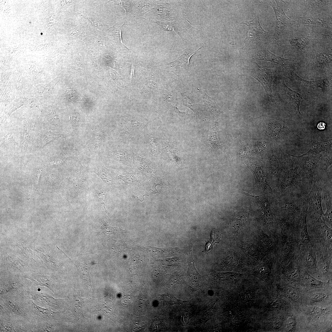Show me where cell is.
Returning <instances> with one entry per match:
<instances>
[{"label":"cell","mask_w":332,"mask_h":332,"mask_svg":"<svg viewBox=\"0 0 332 332\" xmlns=\"http://www.w3.org/2000/svg\"><path fill=\"white\" fill-rule=\"evenodd\" d=\"M218 128V124L217 123H215L211 128L208 140L210 146L213 148H217L219 146L217 144V134Z\"/></svg>","instance_id":"obj_38"},{"label":"cell","mask_w":332,"mask_h":332,"mask_svg":"<svg viewBox=\"0 0 332 332\" xmlns=\"http://www.w3.org/2000/svg\"><path fill=\"white\" fill-rule=\"evenodd\" d=\"M156 15L160 18L168 21L172 19L173 14L172 10L170 8L160 5L155 8Z\"/></svg>","instance_id":"obj_34"},{"label":"cell","mask_w":332,"mask_h":332,"mask_svg":"<svg viewBox=\"0 0 332 332\" xmlns=\"http://www.w3.org/2000/svg\"><path fill=\"white\" fill-rule=\"evenodd\" d=\"M326 177L316 175L314 177V183L311 189L306 195L308 204L307 213L318 214L322 217L324 213L322 205V193L326 180Z\"/></svg>","instance_id":"obj_7"},{"label":"cell","mask_w":332,"mask_h":332,"mask_svg":"<svg viewBox=\"0 0 332 332\" xmlns=\"http://www.w3.org/2000/svg\"><path fill=\"white\" fill-rule=\"evenodd\" d=\"M186 20H183L179 21V22H171L156 21L155 23L164 30L177 34L184 42L188 43L192 41V37L196 34L198 30L193 27Z\"/></svg>","instance_id":"obj_8"},{"label":"cell","mask_w":332,"mask_h":332,"mask_svg":"<svg viewBox=\"0 0 332 332\" xmlns=\"http://www.w3.org/2000/svg\"><path fill=\"white\" fill-rule=\"evenodd\" d=\"M155 3L150 1H142L137 7L136 13L137 16L143 17L147 12L154 8Z\"/></svg>","instance_id":"obj_36"},{"label":"cell","mask_w":332,"mask_h":332,"mask_svg":"<svg viewBox=\"0 0 332 332\" xmlns=\"http://www.w3.org/2000/svg\"><path fill=\"white\" fill-rule=\"evenodd\" d=\"M277 195L297 194L306 195L311 190L306 177L292 156L284 157L276 185Z\"/></svg>","instance_id":"obj_1"},{"label":"cell","mask_w":332,"mask_h":332,"mask_svg":"<svg viewBox=\"0 0 332 332\" xmlns=\"http://www.w3.org/2000/svg\"><path fill=\"white\" fill-rule=\"evenodd\" d=\"M243 251L250 263L256 266L266 257V251L263 244L250 229L233 241Z\"/></svg>","instance_id":"obj_3"},{"label":"cell","mask_w":332,"mask_h":332,"mask_svg":"<svg viewBox=\"0 0 332 332\" xmlns=\"http://www.w3.org/2000/svg\"><path fill=\"white\" fill-rule=\"evenodd\" d=\"M48 120L49 123L53 125L57 126L60 125L58 116L54 110H52L49 114Z\"/></svg>","instance_id":"obj_43"},{"label":"cell","mask_w":332,"mask_h":332,"mask_svg":"<svg viewBox=\"0 0 332 332\" xmlns=\"http://www.w3.org/2000/svg\"><path fill=\"white\" fill-rule=\"evenodd\" d=\"M264 202L261 211V218L266 227L269 230L273 225L274 213L269 201L266 200Z\"/></svg>","instance_id":"obj_30"},{"label":"cell","mask_w":332,"mask_h":332,"mask_svg":"<svg viewBox=\"0 0 332 332\" xmlns=\"http://www.w3.org/2000/svg\"><path fill=\"white\" fill-rule=\"evenodd\" d=\"M287 295L292 299L296 300L299 297L298 293L296 289L292 287H286L284 290Z\"/></svg>","instance_id":"obj_42"},{"label":"cell","mask_w":332,"mask_h":332,"mask_svg":"<svg viewBox=\"0 0 332 332\" xmlns=\"http://www.w3.org/2000/svg\"><path fill=\"white\" fill-rule=\"evenodd\" d=\"M322 193V199H323L326 206L324 213L325 221L332 226V181L325 180Z\"/></svg>","instance_id":"obj_19"},{"label":"cell","mask_w":332,"mask_h":332,"mask_svg":"<svg viewBox=\"0 0 332 332\" xmlns=\"http://www.w3.org/2000/svg\"><path fill=\"white\" fill-rule=\"evenodd\" d=\"M256 61H265L278 64L283 68L291 67L294 60L285 59L275 55L270 52L268 49H263L259 51L254 57Z\"/></svg>","instance_id":"obj_20"},{"label":"cell","mask_w":332,"mask_h":332,"mask_svg":"<svg viewBox=\"0 0 332 332\" xmlns=\"http://www.w3.org/2000/svg\"><path fill=\"white\" fill-rule=\"evenodd\" d=\"M315 37L314 34H309L303 35L298 38L291 39L289 41L291 45L297 50L304 53Z\"/></svg>","instance_id":"obj_24"},{"label":"cell","mask_w":332,"mask_h":332,"mask_svg":"<svg viewBox=\"0 0 332 332\" xmlns=\"http://www.w3.org/2000/svg\"><path fill=\"white\" fill-rule=\"evenodd\" d=\"M332 59L331 50L317 53L312 60V68L316 70H322L331 65Z\"/></svg>","instance_id":"obj_22"},{"label":"cell","mask_w":332,"mask_h":332,"mask_svg":"<svg viewBox=\"0 0 332 332\" xmlns=\"http://www.w3.org/2000/svg\"><path fill=\"white\" fill-rule=\"evenodd\" d=\"M134 66L133 64H132V67H131V70H130V77H131V78H132V77H133L134 76Z\"/></svg>","instance_id":"obj_56"},{"label":"cell","mask_w":332,"mask_h":332,"mask_svg":"<svg viewBox=\"0 0 332 332\" xmlns=\"http://www.w3.org/2000/svg\"><path fill=\"white\" fill-rule=\"evenodd\" d=\"M221 265L226 269L238 271L245 268L250 263L242 250L233 241H230L226 249Z\"/></svg>","instance_id":"obj_5"},{"label":"cell","mask_w":332,"mask_h":332,"mask_svg":"<svg viewBox=\"0 0 332 332\" xmlns=\"http://www.w3.org/2000/svg\"><path fill=\"white\" fill-rule=\"evenodd\" d=\"M257 238L270 250L274 248L275 244L271 237L260 226L253 229H250Z\"/></svg>","instance_id":"obj_27"},{"label":"cell","mask_w":332,"mask_h":332,"mask_svg":"<svg viewBox=\"0 0 332 332\" xmlns=\"http://www.w3.org/2000/svg\"><path fill=\"white\" fill-rule=\"evenodd\" d=\"M255 65L249 72L251 76L257 80L264 89L268 99L273 101L272 84L277 73L276 69L263 67L255 62Z\"/></svg>","instance_id":"obj_9"},{"label":"cell","mask_w":332,"mask_h":332,"mask_svg":"<svg viewBox=\"0 0 332 332\" xmlns=\"http://www.w3.org/2000/svg\"><path fill=\"white\" fill-rule=\"evenodd\" d=\"M308 208V204L307 202L305 205L298 219L300 230V239L301 243L306 244L310 241L307 231L306 218Z\"/></svg>","instance_id":"obj_23"},{"label":"cell","mask_w":332,"mask_h":332,"mask_svg":"<svg viewBox=\"0 0 332 332\" xmlns=\"http://www.w3.org/2000/svg\"><path fill=\"white\" fill-rule=\"evenodd\" d=\"M76 266L81 277L87 282L88 284L92 288L89 275L91 266L83 263H79L76 265Z\"/></svg>","instance_id":"obj_37"},{"label":"cell","mask_w":332,"mask_h":332,"mask_svg":"<svg viewBox=\"0 0 332 332\" xmlns=\"http://www.w3.org/2000/svg\"><path fill=\"white\" fill-rule=\"evenodd\" d=\"M299 272L297 267H293L289 270L288 275L291 279L296 280L300 277Z\"/></svg>","instance_id":"obj_45"},{"label":"cell","mask_w":332,"mask_h":332,"mask_svg":"<svg viewBox=\"0 0 332 332\" xmlns=\"http://www.w3.org/2000/svg\"><path fill=\"white\" fill-rule=\"evenodd\" d=\"M283 323V320L282 318H277L272 321L271 325L273 328H279L282 326Z\"/></svg>","instance_id":"obj_50"},{"label":"cell","mask_w":332,"mask_h":332,"mask_svg":"<svg viewBox=\"0 0 332 332\" xmlns=\"http://www.w3.org/2000/svg\"><path fill=\"white\" fill-rule=\"evenodd\" d=\"M22 275L6 272L1 275L0 295L10 293L30 290L31 282Z\"/></svg>","instance_id":"obj_6"},{"label":"cell","mask_w":332,"mask_h":332,"mask_svg":"<svg viewBox=\"0 0 332 332\" xmlns=\"http://www.w3.org/2000/svg\"><path fill=\"white\" fill-rule=\"evenodd\" d=\"M266 127L269 134L276 138H280L287 134V126L282 121L277 119H271L266 122Z\"/></svg>","instance_id":"obj_21"},{"label":"cell","mask_w":332,"mask_h":332,"mask_svg":"<svg viewBox=\"0 0 332 332\" xmlns=\"http://www.w3.org/2000/svg\"><path fill=\"white\" fill-rule=\"evenodd\" d=\"M265 257L255 266L252 272L253 275L263 280L268 278L271 271V263Z\"/></svg>","instance_id":"obj_26"},{"label":"cell","mask_w":332,"mask_h":332,"mask_svg":"<svg viewBox=\"0 0 332 332\" xmlns=\"http://www.w3.org/2000/svg\"><path fill=\"white\" fill-rule=\"evenodd\" d=\"M292 156L305 174L311 189L314 183V177L317 172L321 155Z\"/></svg>","instance_id":"obj_12"},{"label":"cell","mask_w":332,"mask_h":332,"mask_svg":"<svg viewBox=\"0 0 332 332\" xmlns=\"http://www.w3.org/2000/svg\"><path fill=\"white\" fill-rule=\"evenodd\" d=\"M24 291L0 295V315L23 318L29 322V299Z\"/></svg>","instance_id":"obj_2"},{"label":"cell","mask_w":332,"mask_h":332,"mask_svg":"<svg viewBox=\"0 0 332 332\" xmlns=\"http://www.w3.org/2000/svg\"><path fill=\"white\" fill-rule=\"evenodd\" d=\"M0 332H34V325L21 318L0 315Z\"/></svg>","instance_id":"obj_10"},{"label":"cell","mask_w":332,"mask_h":332,"mask_svg":"<svg viewBox=\"0 0 332 332\" xmlns=\"http://www.w3.org/2000/svg\"><path fill=\"white\" fill-rule=\"evenodd\" d=\"M275 1L277 5V7L271 3L270 4L273 8L275 15L276 25L273 38L276 40L286 28L295 24L296 22L290 19L286 15L283 10L284 2L280 0Z\"/></svg>","instance_id":"obj_16"},{"label":"cell","mask_w":332,"mask_h":332,"mask_svg":"<svg viewBox=\"0 0 332 332\" xmlns=\"http://www.w3.org/2000/svg\"><path fill=\"white\" fill-rule=\"evenodd\" d=\"M25 294L28 299H31L38 305L42 306H51L58 310L65 308L68 300L58 299L45 292L32 290H25Z\"/></svg>","instance_id":"obj_11"},{"label":"cell","mask_w":332,"mask_h":332,"mask_svg":"<svg viewBox=\"0 0 332 332\" xmlns=\"http://www.w3.org/2000/svg\"><path fill=\"white\" fill-rule=\"evenodd\" d=\"M326 124L323 122H321L319 123L317 125L318 128L320 130H323L326 127Z\"/></svg>","instance_id":"obj_55"},{"label":"cell","mask_w":332,"mask_h":332,"mask_svg":"<svg viewBox=\"0 0 332 332\" xmlns=\"http://www.w3.org/2000/svg\"><path fill=\"white\" fill-rule=\"evenodd\" d=\"M109 158L123 163L127 164L128 154L124 151H114L111 152L109 155Z\"/></svg>","instance_id":"obj_39"},{"label":"cell","mask_w":332,"mask_h":332,"mask_svg":"<svg viewBox=\"0 0 332 332\" xmlns=\"http://www.w3.org/2000/svg\"><path fill=\"white\" fill-rule=\"evenodd\" d=\"M15 142L14 134L12 132L8 134L2 139L1 142L2 148H8L14 144Z\"/></svg>","instance_id":"obj_40"},{"label":"cell","mask_w":332,"mask_h":332,"mask_svg":"<svg viewBox=\"0 0 332 332\" xmlns=\"http://www.w3.org/2000/svg\"><path fill=\"white\" fill-rule=\"evenodd\" d=\"M319 266L321 271L324 274H326L329 269V265L328 260L326 257L321 259L319 262Z\"/></svg>","instance_id":"obj_44"},{"label":"cell","mask_w":332,"mask_h":332,"mask_svg":"<svg viewBox=\"0 0 332 332\" xmlns=\"http://www.w3.org/2000/svg\"><path fill=\"white\" fill-rule=\"evenodd\" d=\"M279 89L283 102L290 107L299 117H302V115L299 111L300 103L302 100H306L298 93L289 88L283 79L281 81Z\"/></svg>","instance_id":"obj_15"},{"label":"cell","mask_w":332,"mask_h":332,"mask_svg":"<svg viewBox=\"0 0 332 332\" xmlns=\"http://www.w3.org/2000/svg\"><path fill=\"white\" fill-rule=\"evenodd\" d=\"M304 277L309 285L313 288L321 287L324 283L323 282L318 280L307 273L305 275Z\"/></svg>","instance_id":"obj_41"},{"label":"cell","mask_w":332,"mask_h":332,"mask_svg":"<svg viewBox=\"0 0 332 332\" xmlns=\"http://www.w3.org/2000/svg\"><path fill=\"white\" fill-rule=\"evenodd\" d=\"M331 144L330 140L316 143L312 145L307 152L301 156L318 155L321 152L327 150Z\"/></svg>","instance_id":"obj_33"},{"label":"cell","mask_w":332,"mask_h":332,"mask_svg":"<svg viewBox=\"0 0 332 332\" xmlns=\"http://www.w3.org/2000/svg\"><path fill=\"white\" fill-rule=\"evenodd\" d=\"M309 310L311 315L316 318H318L323 314V310L316 306L309 307Z\"/></svg>","instance_id":"obj_46"},{"label":"cell","mask_w":332,"mask_h":332,"mask_svg":"<svg viewBox=\"0 0 332 332\" xmlns=\"http://www.w3.org/2000/svg\"><path fill=\"white\" fill-rule=\"evenodd\" d=\"M179 91L184 105L190 108L196 115L198 113L197 104L192 93L189 90L182 88L179 89Z\"/></svg>","instance_id":"obj_28"},{"label":"cell","mask_w":332,"mask_h":332,"mask_svg":"<svg viewBox=\"0 0 332 332\" xmlns=\"http://www.w3.org/2000/svg\"><path fill=\"white\" fill-rule=\"evenodd\" d=\"M30 129L31 125L29 122L27 120H24L22 128L20 141L21 151L23 154L27 150Z\"/></svg>","instance_id":"obj_31"},{"label":"cell","mask_w":332,"mask_h":332,"mask_svg":"<svg viewBox=\"0 0 332 332\" xmlns=\"http://www.w3.org/2000/svg\"><path fill=\"white\" fill-rule=\"evenodd\" d=\"M116 4L118 5L123 8L125 12V15L128 14V11L130 10V5L128 1H121L117 2Z\"/></svg>","instance_id":"obj_49"},{"label":"cell","mask_w":332,"mask_h":332,"mask_svg":"<svg viewBox=\"0 0 332 332\" xmlns=\"http://www.w3.org/2000/svg\"><path fill=\"white\" fill-rule=\"evenodd\" d=\"M29 322L34 326L45 321L61 318V315L58 312H54L48 308L40 306L31 299H29Z\"/></svg>","instance_id":"obj_13"},{"label":"cell","mask_w":332,"mask_h":332,"mask_svg":"<svg viewBox=\"0 0 332 332\" xmlns=\"http://www.w3.org/2000/svg\"><path fill=\"white\" fill-rule=\"evenodd\" d=\"M306 195L297 194L276 195V204L280 214L290 219L296 218L298 219L307 202Z\"/></svg>","instance_id":"obj_4"},{"label":"cell","mask_w":332,"mask_h":332,"mask_svg":"<svg viewBox=\"0 0 332 332\" xmlns=\"http://www.w3.org/2000/svg\"><path fill=\"white\" fill-rule=\"evenodd\" d=\"M165 296L166 297L169 298V299L164 300V301L166 302H169V303L170 304H172V305L173 304H175L176 303H178V299L175 298V297H172V296H170V295H169V296H168L167 295Z\"/></svg>","instance_id":"obj_53"},{"label":"cell","mask_w":332,"mask_h":332,"mask_svg":"<svg viewBox=\"0 0 332 332\" xmlns=\"http://www.w3.org/2000/svg\"><path fill=\"white\" fill-rule=\"evenodd\" d=\"M189 47L184 50L183 53L176 60L164 65L170 70L178 76H184L187 73L191 57L200 50Z\"/></svg>","instance_id":"obj_14"},{"label":"cell","mask_w":332,"mask_h":332,"mask_svg":"<svg viewBox=\"0 0 332 332\" xmlns=\"http://www.w3.org/2000/svg\"><path fill=\"white\" fill-rule=\"evenodd\" d=\"M243 193V194H244L246 196H249L250 197H251L253 198H254L255 199H256L257 198L258 200H259L258 199V198H259V197L260 196H263L264 195L267 193H264V194L260 195V196H257L251 195H250V194H248L247 193L245 192H244Z\"/></svg>","instance_id":"obj_54"},{"label":"cell","mask_w":332,"mask_h":332,"mask_svg":"<svg viewBox=\"0 0 332 332\" xmlns=\"http://www.w3.org/2000/svg\"><path fill=\"white\" fill-rule=\"evenodd\" d=\"M204 104L206 115L209 117H214L219 114V108L204 91L201 92Z\"/></svg>","instance_id":"obj_29"},{"label":"cell","mask_w":332,"mask_h":332,"mask_svg":"<svg viewBox=\"0 0 332 332\" xmlns=\"http://www.w3.org/2000/svg\"><path fill=\"white\" fill-rule=\"evenodd\" d=\"M298 22V24L318 25L326 28L332 25L331 18L326 16L301 17Z\"/></svg>","instance_id":"obj_25"},{"label":"cell","mask_w":332,"mask_h":332,"mask_svg":"<svg viewBox=\"0 0 332 332\" xmlns=\"http://www.w3.org/2000/svg\"><path fill=\"white\" fill-rule=\"evenodd\" d=\"M306 262L308 265L311 266L314 265L315 260L311 253H308L306 255Z\"/></svg>","instance_id":"obj_52"},{"label":"cell","mask_w":332,"mask_h":332,"mask_svg":"<svg viewBox=\"0 0 332 332\" xmlns=\"http://www.w3.org/2000/svg\"><path fill=\"white\" fill-rule=\"evenodd\" d=\"M295 325V321L294 319L292 317L288 318L287 321V328L288 331L293 330Z\"/></svg>","instance_id":"obj_51"},{"label":"cell","mask_w":332,"mask_h":332,"mask_svg":"<svg viewBox=\"0 0 332 332\" xmlns=\"http://www.w3.org/2000/svg\"><path fill=\"white\" fill-rule=\"evenodd\" d=\"M60 136L52 132L45 131L40 134L38 141V147L41 148L53 140Z\"/></svg>","instance_id":"obj_35"},{"label":"cell","mask_w":332,"mask_h":332,"mask_svg":"<svg viewBox=\"0 0 332 332\" xmlns=\"http://www.w3.org/2000/svg\"><path fill=\"white\" fill-rule=\"evenodd\" d=\"M320 215L316 217H313L316 226L319 229L321 234L324 239L329 240L332 238V229L329 227L326 224L325 221L323 220Z\"/></svg>","instance_id":"obj_32"},{"label":"cell","mask_w":332,"mask_h":332,"mask_svg":"<svg viewBox=\"0 0 332 332\" xmlns=\"http://www.w3.org/2000/svg\"><path fill=\"white\" fill-rule=\"evenodd\" d=\"M240 24H245L247 28V36L244 41L246 45H251L256 44L267 34V32L260 24L258 16L251 21L243 22Z\"/></svg>","instance_id":"obj_18"},{"label":"cell","mask_w":332,"mask_h":332,"mask_svg":"<svg viewBox=\"0 0 332 332\" xmlns=\"http://www.w3.org/2000/svg\"><path fill=\"white\" fill-rule=\"evenodd\" d=\"M284 70L288 77L292 80L301 82L305 85L314 87L320 88L323 93L326 94L332 89V79L328 77L315 81H308L303 79L299 76L291 67H285Z\"/></svg>","instance_id":"obj_17"},{"label":"cell","mask_w":332,"mask_h":332,"mask_svg":"<svg viewBox=\"0 0 332 332\" xmlns=\"http://www.w3.org/2000/svg\"><path fill=\"white\" fill-rule=\"evenodd\" d=\"M41 34L42 35V33H41Z\"/></svg>","instance_id":"obj_57"},{"label":"cell","mask_w":332,"mask_h":332,"mask_svg":"<svg viewBox=\"0 0 332 332\" xmlns=\"http://www.w3.org/2000/svg\"><path fill=\"white\" fill-rule=\"evenodd\" d=\"M118 178L127 184H133L136 181L135 177L132 174L127 175L124 176L120 175L118 176Z\"/></svg>","instance_id":"obj_47"},{"label":"cell","mask_w":332,"mask_h":332,"mask_svg":"<svg viewBox=\"0 0 332 332\" xmlns=\"http://www.w3.org/2000/svg\"><path fill=\"white\" fill-rule=\"evenodd\" d=\"M326 294L322 292H318L312 294L311 296V299L315 302L322 300L326 297Z\"/></svg>","instance_id":"obj_48"}]
</instances>
